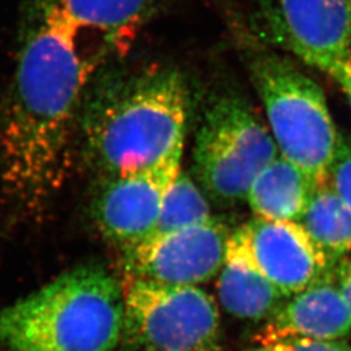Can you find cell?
<instances>
[{
    "mask_svg": "<svg viewBox=\"0 0 351 351\" xmlns=\"http://www.w3.org/2000/svg\"><path fill=\"white\" fill-rule=\"evenodd\" d=\"M167 0H20L11 85L0 107V181L39 219L68 178L82 103L126 59Z\"/></svg>",
    "mask_w": 351,
    "mask_h": 351,
    "instance_id": "6da1fadb",
    "label": "cell"
},
{
    "mask_svg": "<svg viewBox=\"0 0 351 351\" xmlns=\"http://www.w3.org/2000/svg\"><path fill=\"white\" fill-rule=\"evenodd\" d=\"M194 94L175 64H114L82 103L75 142L82 162L101 180L182 154Z\"/></svg>",
    "mask_w": 351,
    "mask_h": 351,
    "instance_id": "7a4b0ae2",
    "label": "cell"
},
{
    "mask_svg": "<svg viewBox=\"0 0 351 351\" xmlns=\"http://www.w3.org/2000/svg\"><path fill=\"white\" fill-rule=\"evenodd\" d=\"M124 294L99 264H84L0 308L11 351H113L123 337Z\"/></svg>",
    "mask_w": 351,
    "mask_h": 351,
    "instance_id": "3957f363",
    "label": "cell"
},
{
    "mask_svg": "<svg viewBox=\"0 0 351 351\" xmlns=\"http://www.w3.org/2000/svg\"><path fill=\"white\" fill-rule=\"evenodd\" d=\"M247 66L280 154L316 185L326 182L341 136L323 88L276 52L252 51Z\"/></svg>",
    "mask_w": 351,
    "mask_h": 351,
    "instance_id": "277c9868",
    "label": "cell"
},
{
    "mask_svg": "<svg viewBox=\"0 0 351 351\" xmlns=\"http://www.w3.org/2000/svg\"><path fill=\"white\" fill-rule=\"evenodd\" d=\"M280 154L276 142L245 97L213 90L204 101L194 143V175L221 206L247 199L251 182Z\"/></svg>",
    "mask_w": 351,
    "mask_h": 351,
    "instance_id": "5b68a950",
    "label": "cell"
},
{
    "mask_svg": "<svg viewBox=\"0 0 351 351\" xmlns=\"http://www.w3.org/2000/svg\"><path fill=\"white\" fill-rule=\"evenodd\" d=\"M121 341L146 351H215L220 341L217 304L197 285L128 278Z\"/></svg>",
    "mask_w": 351,
    "mask_h": 351,
    "instance_id": "8992f818",
    "label": "cell"
},
{
    "mask_svg": "<svg viewBox=\"0 0 351 351\" xmlns=\"http://www.w3.org/2000/svg\"><path fill=\"white\" fill-rule=\"evenodd\" d=\"M267 40L329 73L351 63V0H256Z\"/></svg>",
    "mask_w": 351,
    "mask_h": 351,
    "instance_id": "52a82bcc",
    "label": "cell"
},
{
    "mask_svg": "<svg viewBox=\"0 0 351 351\" xmlns=\"http://www.w3.org/2000/svg\"><path fill=\"white\" fill-rule=\"evenodd\" d=\"M181 159L182 154H176L160 163L98 180L91 213L104 239L128 251L150 236L181 171Z\"/></svg>",
    "mask_w": 351,
    "mask_h": 351,
    "instance_id": "ba28073f",
    "label": "cell"
},
{
    "mask_svg": "<svg viewBox=\"0 0 351 351\" xmlns=\"http://www.w3.org/2000/svg\"><path fill=\"white\" fill-rule=\"evenodd\" d=\"M230 237L215 217L173 233L145 239L124 251L128 278L175 285H198L220 272Z\"/></svg>",
    "mask_w": 351,
    "mask_h": 351,
    "instance_id": "9c48e42d",
    "label": "cell"
},
{
    "mask_svg": "<svg viewBox=\"0 0 351 351\" xmlns=\"http://www.w3.org/2000/svg\"><path fill=\"white\" fill-rule=\"evenodd\" d=\"M239 230L252 263L285 298L295 295L332 269L298 221L255 217Z\"/></svg>",
    "mask_w": 351,
    "mask_h": 351,
    "instance_id": "30bf717a",
    "label": "cell"
},
{
    "mask_svg": "<svg viewBox=\"0 0 351 351\" xmlns=\"http://www.w3.org/2000/svg\"><path fill=\"white\" fill-rule=\"evenodd\" d=\"M267 326L329 341L350 336V311L339 291L335 268L282 303Z\"/></svg>",
    "mask_w": 351,
    "mask_h": 351,
    "instance_id": "8fae6325",
    "label": "cell"
},
{
    "mask_svg": "<svg viewBox=\"0 0 351 351\" xmlns=\"http://www.w3.org/2000/svg\"><path fill=\"white\" fill-rule=\"evenodd\" d=\"M217 295L226 313L251 322L271 319L285 300L252 263L239 229L228 239Z\"/></svg>",
    "mask_w": 351,
    "mask_h": 351,
    "instance_id": "7c38bea8",
    "label": "cell"
},
{
    "mask_svg": "<svg viewBox=\"0 0 351 351\" xmlns=\"http://www.w3.org/2000/svg\"><path fill=\"white\" fill-rule=\"evenodd\" d=\"M316 184L281 154L251 182L246 202L258 219L300 221Z\"/></svg>",
    "mask_w": 351,
    "mask_h": 351,
    "instance_id": "4fadbf2b",
    "label": "cell"
},
{
    "mask_svg": "<svg viewBox=\"0 0 351 351\" xmlns=\"http://www.w3.org/2000/svg\"><path fill=\"white\" fill-rule=\"evenodd\" d=\"M332 268L351 251V211L329 180L317 185L298 221Z\"/></svg>",
    "mask_w": 351,
    "mask_h": 351,
    "instance_id": "5bb4252c",
    "label": "cell"
},
{
    "mask_svg": "<svg viewBox=\"0 0 351 351\" xmlns=\"http://www.w3.org/2000/svg\"><path fill=\"white\" fill-rule=\"evenodd\" d=\"M210 219L213 215L207 195L191 176L181 169L167 191L158 221L146 239L165 236Z\"/></svg>",
    "mask_w": 351,
    "mask_h": 351,
    "instance_id": "9a60e30c",
    "label": "cell"
},
{
    "mask_svg": "<svg viewBox=\"0 0 351 351\" xmlns=\"http://www.w3.org/2000/svg\"><path fill=\"white\" fill-rule=\"evenodd\" d=\"M249 351H351V348L345 341L311 339L265 326Z\"/></svg>",
    "mask_w": 351,
    "mask_h": 351,
    "instance_id": "2e32d148",
    "label": "cell"
},
{
    "mask_svg": "<svg viewBox=\"0 0 351 351\" xmlns=\"http://www.w3.org/2000/svg\"><path fill=\"white\" fill-rule=\"evenodd\" d=\"M329 181L351 211V137H341Z\"/></svg>",
    "mask_w": 351,
    "mask_h": 351,
    "instance_id": "e0dca14e",
    "label": "cell"
},
{
    "mask_svg": "<svg viewBox=\"0 0 351 351\" xmlns=\"http://www.w3.org/2000/svg\"><path fill=\"white\" fill-rule=\"evenodd\" d=\"M335 274H336L339 291L346 302V306H348L351 315V256L343 258L336 265Z\"/></svg>",
    "mask_w": 351,
    "mask_h": 351,
    "instance_id": "ac0fdd59",
    "label": "cell"
},
{
    "mask_svg": "<svg viewBox=\"0 0 351 351\" xmlns=\"http://www.w3.org/2000/svg\"><path fill=\"white\" fill-rule=\"evenodd\" d=\"M328 75L337 82L351 107V63L339 65L337 68L332 69Z\"/></svg>",
    "mask_w": 351,
    "mask_h": 351,
    "instance_id": "d6986e66",
    "label": "cell"
}]
</instances>
